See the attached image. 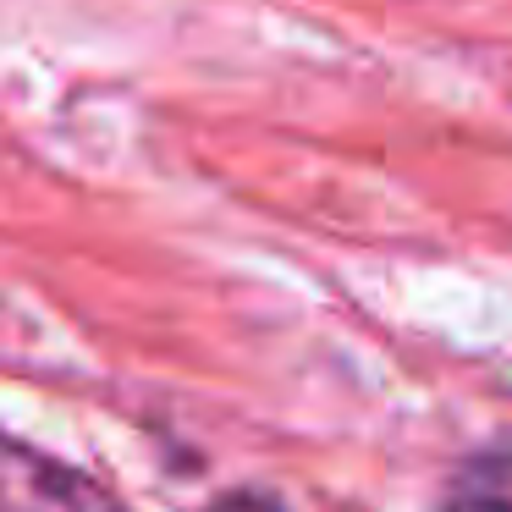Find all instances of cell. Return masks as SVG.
Masks as SVG:
<instances>
[{"label":"cell","instance_id":"cell-2","mask_svg":"<svg viewBox=\"0 0 512 512\" xmlns=\"http://www.w3.org/2000/svg\"><path fill=\"white\" fill-rule=\"evenodd\" d=\"M446 512H512V452L474 457L446 490Z\"/></svg>","mask_w":512,"mask_h":512},{"label":"cell","instance_id":"cell-1","mask_svg":"<svg viewBox=\"0 0 512 512\" xmlns=\"http://www.w3.org/2000/svg\"><path fill=\"white\" fill-rule=\"evenodd\" d=\"M0 512H133L61 457L0 435Z\"/></svg>","mask_w":512,"mask_h":512},{"label":"cell","instance_id":"cell-3","mask_svg":"<svg viewBox=\"0 0 512 512\" xmlns=\"http://www.w3.org/2000/svg\"><path fill=\"white\" fill-rule=\"evenodd\" d=\"M204 512H287L276 496H265V490H226V496H215Z\"/></svg>","mask_w":512,"mask_h":512}]
</instances>
